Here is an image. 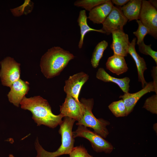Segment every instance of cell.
I'll return each mask as SVG.
<instances>
[{"label": "cell", "mask_w": 157, "mask_h": 157, "mask_svg": "<svg viewBox=\"0 0 157 157\" xmlns=\"http://www.w3.org/2000/svg\"><path fill=\"white\" fill-rule=\"evenodd\" d=\"M72 133L74 138L81 137L89 140L93 149L97 152L110 154L113 149V147L110 142L83 125H78L77 129Z\"/></svg>", "instance_id": "cell-5"}, {"label": "cell", "mask_w": 157, "mask_h": 157, "mask_svg": "<svg viewBox=\"0 0 157 157\" xmlns=\"http://www.w3.org/2000/svg\"><path fill=\"white\" fill-rule=\"evenodd\" d=\"M80 101L83 105L84 111L82 117L76 124L91 128L95 133L104 138H106L109 134L106 127L110 124V122L103 118L97 119L94 115L92 112L93 99L82 98Z\"/></svg>", "instance_id": "cell-4"}, {"label": "cell", "mask_w": 157, "mask_h": 157, "mask_svg": "<svg viewBox=\"0 0 157 157\" xmlns=\"http://www.w3.org/2000/svg\"><path fill=\"white\" fill-rule=\"evenodd\" d=\"M151 92H155L157 94V85L153 81L147 83L140 90L133 93L129 92L124 93L119 96L123 100L126 109V116L133 110L134 108L139 100L146 94Z\"/></svg>", "instance_id": "cell-10"}, {"label": "cell", "mask_w": 157, "mask_h": 157, "mask_svg": "<svg viewBox=\"0 0 157 157\" xmlns=\"http://www.w3.org/2000/svg\"><path fill=\"white\" fill-rule=\"evenodd\" d=\"M106 67L108 69L118 75L126 72L128 69L124 57L114 54L108 58Z\"/></svg>", "instance_id": "cell-17"}, {"label": "cell", "mask_w": 157, "mask_h": 157, "mask_svg": "<svg viewBox=\"0 0 157 157\" xmlns=\"http://www.w3.org/2000/svg\"><path fill=\"white\" fill-rule=\"evenodd\" d=\"M20 105L22 109L31 112L32 118L38 126L43 125L54 128L62 122L63 116L60 113L58 115L53 114L47 100L39 96L29 98L24 96Z\"/></svg>", "instance_id": "cell-1"}, {"label": "cell", "mask_w": 157, "mask_h": 157, "mask_svg": "<svg viewBox=\"0 0 157 157\" xmlns=\"http://www.w3.org/2000/svg\"><path fill=\"white\" fill-rule=\"evenodd\" d=\"M143 108L153 114H157V94L148 98L145 101Z\"/></svg>", "instance_id": "cell-23"}, {"label": "cell", "mask_w": 157, "mask_h": 157, "mask_svg": "<svg viewBox=\"0 0 157 157\" xmlns=\"http://www.w3.org/2000/svg\"><path fill=\"white\" fill-rule=\"evenodd\" d=\"M75 57L69 51L60 47H53L42 57L40 62L41 71L47 78L59 75L69 62Z\"/></svg>", "instance_id": "cell-2"}, {"label": "cell", "mask_w": 157, "mask_h": 157, "mask_svg": "<svg viewBox=\"0 0 157 157\" xmlns=\"http://www.w3.org/2000/svg\"><path fill=\"white\" fill-rule=\"evenodd\" d=\"M136 22L138 25V28L136 31L133 32V34L137 38V44L138 45L144 42V38L147 34H149V31L140 20H137Z\"/></svg>", "instance_id": "cell-24"}, {"label": "cell", "mask_w": 157, "mask_h": 157, "mask_svg": "<svg viewBox=\"0 0 157 157\" xmlns=\"http://www.w3.org/2000/svg\"><path fill=\"white\" fill-rule=\"evenodd\" d=\"M87 19L86 11L85 10H81L77 19V22L80 30L81 37L78 44V47L80 49L82 47L84 37L87 33L93 31L105 34L104 32L101 29H95L89 26L87 23Z\"/></svg>", "instance_id": "cell-19"}, {"label": "cell", "mask_w": 157, "mask_h": 157, "mask_svg": "<svg viewBox=\"0 0 157 157\" xmlns=\"http://www.w3.org/2000/svg\"><path fill=\"white\" fill-rule=\"evenodd\" d=\"M142 0H131L120 8L129 21L138 20L141 8Z\"/></svg>", "instance_id": "cell-18"}, {"label": "cell", "mask_w": 157, "mask_h": 157, "mask_svg": "<svg viewBox=\"0 0 157 157\" xmlns=\"http://www.w3.org/2000/svg\"><path fill=\"white\" fill-rule=\"evenodd\" d=\"M84 111V106L72 96L67 94L64 102L60 106V112L63 117H68L78 121Z\"/></svg>", "instance_id": "cell-11"}, {"label": "cell", "mask_w": 157, "mask_h": 157, "mask_svg": "<svg viewBox=\"0 0 157 157\" xmlns=\"http://www.w3.org/2000/svg\"><path fill=\"white\" fill-rule=\"evenodd\" d=\"M152 76L154 80L153 82L157 85V67L154 66L152 70Z\"/></svg>", "instance_id": "cell-29"}, {"label": "cell", "mask_w": 157, "mask_h": 157, "mask_svg": "<svg viewBox=\"0 0 157 157\" xmlns=\"http://www.w3.org/2000/svg\"><path fill=\"white\" fill-rule=\"evenodd\" d=\"M89 77L88 74L82 72L70 76L65 81L64 92L77 102H80L78 99L79 93L82 86L88 81Z\"/></svg>", "instance_id": "cell-9"}, {"label": "cell", "mask_w": 157, "mask_h": 157, "mask_svg": "<svg viewBox=\"0 0 157 157\" xmlns=\"http://www.w3.org/2000/svg\"><path fill=\"white\" fill-rule=\"evenodd\" d=\"M113 5L111 0L98 5L89 12L88 19L94 24H102L112 10Z\"/></svg>", "instance_id": "cell-14"}, {"label": "cell", "mask_w": 157, "mask_h": 157, "mask_svg": "<svg viewBox=\"0 0 157 157\" xmlns=\"http://www.w3.org/2000/svg\"><path fill=\"white\" fill-rule=\"evenodd\" d=\"M75 121L69 117H64L60 125L59 130V133L61 136V144L55 151L49 152L44 150L40 144L37 138L35 144L37 153L36 157H57L63 155L69 154L74 147L75 141L72 129Z\"/></svg>", "instance_id": "cell-3"}, {"label": "cell", "mask_w": 157, "mask_h": 157, "mask_svg": "<svg viewBox=\"0 0 157 157\" xmlns=\"http://www.w3.org/2000/svg\"><path fill=\"white\" fill-rule=\"evenodd\" d=\"M108 0H78L75 1L74 5L81 7L90 11L97 6L103 4Z\"/></svg>", "instance_id": "cell-22"}, {"label": "cell", "mask_w": 157, "mask_h": 157, "mask_svg": "<svg viewBox=\"0 0 157 157\" xmlns=\"http://www.w3.org/2000/svg\"><path fill=\"white\" fill-rule=\"evenodd\" d=\"M138 45L139 51L142 54L151 56L154 60L157 65V52L152 49L151 45H147L144 42H143Z\"/></svg>", "instance_id": "cell-25"}, {"label": "cell", "mask_w": 157, "mask_h": 157, "mask_svg": "<svg viewBox=\"0 0 157 157\" xmlns=\"http://www.w3.org/2000/svg\"><path fill=\"white\" fill-rule=\"evenodd\" d=\"M108 107L116 117L126 116V109L122 99L112 102L109 105Z\"/></svg>", "instance_id": "cell-21"}, {"label": "cell", "mask_w": 157, "mask_h": 157, "mask_svg": "<svg viewBox=\"0 0 157 157\" xmlns=\"http://www.w3.org/2000/svg\"><path fill=\"white\" fill-rule=\"evenodd\" d=\"M0 77L2 84L11 87L13 84L20 78V64L13 58L7 57L0 62Z\"/></svg>", "instance_id": "cell-6"}, {"label": "cell", "mask_w": 157, "mask_h": 157, "mask_svg": "<svg viewBox=\"0 0 157 157\" xmlns=\"http://www.w3.org/2000/svg\"><path fill=\"white\" fill-rule=\"evenodd\" d=\"M69 155V157H93L88 154L84 147L81 146L74 147Z\"/></svg>", "instance_id": "cell-26"}, {"label": "cell", "mask_w": 157, "mask_h": 157, "mask_svg": "<svg viewBox=\"0 0 157 157\" xmlns=\"http://www.w3.org/2000/svg\"><path fill=\"white\" fill-rule=\"evenodd\" d=\"M113 41L110 47L113 51L114 54L127 56L130 42L128 35L123 30H118L113 31Z\"/></svg>", "instance_id": "cell-12"}, {"label": "cell", "mask_w": 157, "mask_h": 157, "mask_svg": "<svg viewBox=\"0 0 157 157\" xmlns=\"http://www.w3.org/2000/svg\"><path fill=\"white\" fill-rule=\"evenodd\" d=\"M9 157H14L12 154H10L9 155Z\"/></svg>", "instance_id": "cell-32"}, {"label": "cell", "mask_w": 157, "mask_h": 157, "mask_svg": "<svg viewBox=\"0 0 157 157\" xmlns=\"http://www.w3.org/2000/svg\"><path fill=\"white\" fill-rule=\"evenodd\" d=\"M139 19L148 29L149 34L157 38V11L149 2L142 0Z\"/></svg>", "instance_id": "cell-7"}, {"label": "cell", "mask_w": 157, "mask_h": 157, "mask_svg": "<svg viewBox=\"0 0 157 157\" xmlns=\"http://www.w3.org/2000/svg\"><path fill=\"white\" fill-rule=\"evenodd\" d=\"M153 129L157 133V123H155L153 125Z\"/></svg>", "instance_id": "cell-31"}, {"label": "cell", "mask_w": 157, "mask_h": 157, "mask_svg": "<svg viewBox=\"0 0 157 157\" xmlns=\"http://www.w3.org/2000/svg\"><path fill=\"white\" fill-rule=\"evenodd\" d=\"M128 20L120 7L113 6L111 12L102 24L101 29L107 35L114 31L123 30V27Z\"/></svg>", "instance_id": "cell-8"}, {"label": "cell", "mask_w": 157, "mask_h": 157, "mask_svg": "<svg viewBox=\"0 0 157 157\" xmlns=\"http://www.w3.org/2000/svg\"><path fill=\"white\" fill-rule=\"evenodd\" d=\"M129 0H111L112 3L117 6H122L126 4Z\"/></svg>", "instance_id": "cell-28"}, {"label": "cell", "mask_w": 157, "mask_h": 157, "mask_svg": "<svg viewBox=\"0 0 157 157\" xmlns=\"http://www.w3.org/2000/svg\"><path fill=\"white\" fill-rule=\"evenodd\" d=\"M136 38H134L130 43L128 49L129 54L134 59L136 64L138 74V81L141 82L143 88L147 84L144 77V73L147 69L146 62L144 58L141 57L136 51L135 44Z\"/></svg>", "instance_id": "cell-15"}, {"label": "cell", "mask_w": 157, "mask_h": 157, "mask_svg": "<svg viewBox=\"0 0 157 157\" xmlns=\"http://www.w3.org/2000/svg\"><path fill=\"white\" fill-rule=\"evenodd\" d=\"M157 1L156 0H150L148 1L156 9L157 8Z\"/></svg>", "instance_id": "cell-30"}, {"label": "cell", "mask_w": 157, "mask_h": 157, "mask_svg": "<svg viewBox=\"0 0 157 157\" xmlns=\"http://www.w3.org/2000/svg\"><path fill=\"white\" fill-rule=\"evenodd\" d=\"M31 2L30 0H25L24 3L22 5L17 8L11 9V11L15 16H20L22 15L27 13L26 11L28 10L29 7H31Z\"/></svg>", "instance_id": "cell-27"}, {"label": "cell", "mask_w": 157, "mask_h": 157, "mask_svg": "<svg viewBox=\"0 0 157 157\" xmlns=\"http://www.w3.org/2000/svg\"><path fill=\"white\" fill-rule=\"evenodd\" d=\"M108 43L106 40H103L99 43L95 47L91 59V63L93 67H97L99 61L102 57L104 52L108 46Z\"/></svg>", "instance_id": "cell-20"}, {"label": "cell", "mask_w": 157, "mask_h": 157, "mask_svg": "<svg viewBox=\"0 0 157 157\" xmlns=\"http://www.w3.org/2000/svg\"><path fill=\"white\" fill-rule=\"evenodd\" d=\"M97 78L105 82H112L117 84L124 92H129L130 79L128 77L117 78L109 74L103 68H99L96 73Z\"/></svg>", "instance_id": "cell-16"}, {"label": "cell", "mask_w": 157, "mask_h": 157, "mask_svg": "<svg viewBox=\"0 0 157 157\" xmlns=\"http://www.w3.org/2000/svg\"><path fill=\"white\" fill-rule=\"evenodd\" d=\"M29 83L19 78L12 85L8 94L9 101L18 107L23 98L29 90Z\"/></svg>", "instance_id": "cell-13"}]
</instances>
